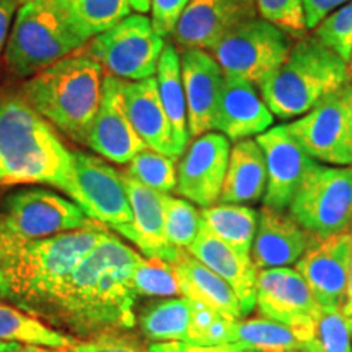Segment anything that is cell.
<instances>
[{
    "mask_svg": "<svg viewBox=\"0 0 352 352\" xmlns=\"http://www.w3.org/2000/svg\"><path fill=\"white\" fill-rule=\"evenodd\" d=\"M140 259L108 232L57 289L41 318L83 338L134 328L138 292L132 276Z\"/></svg>",
    "mask_w": 352,
    "mask_h": 352,
    "instance_id": "obj_1",
    "label": "cell"
},
{
    "mask_svg": "<svg viewBox=\"0 0 352 352\" xmlns=\"http://www.w3.org/2000/svg\"><path fill=\"white\" fill-rule=\"evenodd\" d=\"M43 183L77 202L87 214L72 151L54 126L21 95H0V186Z\"/></svg>",
    "mask_w": 352,
    "mask_h": 352,
    "instance_id": "obj_2",
    "label": "cell"
},
{
    "mask_svg": "<svg viewBox=\"0 0 352 352\" xmlns=\"http://www.w3.org/2000/svg\"><path fill=\"white\" fill-rule=\"evenodd\" d=\"M108 230L100 222L50 239L0 245V296L38 318Z\"/></svg>",
    "mask_w": 352,
    "mask_h": 352,
    "instance_id": "obj_3",
    "label": "cell"
},
{
    "mask_svg": "<svg viewBox=\"0 0 352 352\" xmlns=\"http://www.w3.org/2000/svg\"><path fill=\"white\" fill-rule=\"evenodd\" d=\"M103 67L90 54H72L28 78L21 96L74 142L87 144L103 100Z\"/></svg>",
    "mask_w": 352,
    "mask_h": 352,
    "instance_id": "obj_4",
    "label": "cell"
},
{
    "mask_svg": "<svg viewBox=\"0 0 352 352\" xmlns=\"http://www.w3.org/2000/svg\"><path fill=\"white\" fill-rule=\"evenodd\" d=\"M349 83L344 59L318 38L302 36L259 88L264 103L279 120L300 118Z\"/></svg>",
    "mask_w": 352,
    "mask_h": 352,
    "instance_id": "obj_5",
    "label": "cell"
},
{
    "mask_svg": "<svg viewBox=\"0 0 352 352\" xmlns=\"http://www.w3.org/2000/svg\"><path fill=\"white\" fill-rule=\"evenodd\" d=\"M85 44L47 0H26L16 10L6 60L15 76L33 77Z\"/></svg>",
    "mask_w": 352,
    "mask_h": 352,
    "instance_id": "obj_6",
    "label": "cell"
},
{
    "mask_svg": "<svg viewBox=\"0 0 352 352\" xmlns=\"http://www.w3.org/2000/svg\"><path fill=\"white\" fill-rule=\"evenodd\" d=\"M95 222L77 202L50 189H20L0 206V245L50 239Z\"/></svg>",
    "mask_w": 352,
    "mask_h": 352,
    "instance_id": "obj_7",
    "label": "cell"
},
{
    "mask_svg": "<svg viewBox=\"0 0 352 352\" xmlns=\"http://www.w3.org/2000/svg\"><path fill=\"white\" fill-rule=\"evenodd\" d=\"M289 212L318 240L349 230L352 166H328L314 162L290 202Z\"/></svg>",
    "mask_w": 352,
    "mask_h": 352,
    "instance_id": "obj_8",
    "label": "cell"
},
{
    "mask_svg": "<svg viewBox=\"0 0 352 352\" xmlns=\"http://www.w3.org/2000/svg\"><path fill=\"white\" fill-rule=\"evenodd\" d=\"M290 34L264 19L235 26L210 50L223 76L239 77L259 87L287 57Z\"/></svg>",
    "mask_w": 352,
    "mask_h": 352,
    "instance_id": "obj_9",
    "label": "cell"
},
{
    "mask_svg": "<svg viewBox=\"0 0 352 352\" xmlns=\"http://www.w3.org/2000/svg\"><path fill=\"white\" fill-rule=\"evenodd\" d=\"M164 47V38L153 30L151 19L134 13L91 39L88 54L108 76L139 82L155 76Z\"/></svg>",
    "mask_w": 352,
    "mask_h": 352,
    "instance_id": "obj_10",
    "label": "cell"
},
{
    "mask_svg": "<svg viewBox=\"0 0 352 352\" xmlns=\"http://www.w3.org/2000/svg\"><path fill=\"white\" fill-rule=\"evenodd\" d=\"M308 157L333 166L352 165V85L316 104L287 124Z\"/></svg>",
    "mask_w": 352,
    "mask_h": 352,
    "instance_id": "obj_11",
    "label": "cell"
},
{
    "mask_svg": "<svg viewBox=\"0 0 352 352\" xmlns=\"http://www.w3.org/2000/svg\"><path fill=\"white\" fill-rule=\"evenodd\" d=\"M256 308L264 318L298 329L307 342H311L320 305L296 267H271L258 272Z\"/></svg>",
    "mask_w": 352,
    "mask_h": 352,
    "instance_id": "obj_12",
    "label": "cell"
},
{
    "mask_svg": "<svg viewBox=\"0 0 352 352\" xmlns=\"http://www.w3.org/2000/svg\"><path fill=\"white\" fill-rule=\"evenodd\" d=\"M230 148V140L220 132L209 131L192 140L178 165L176 195L202 209L217 204Z\"/></svg>",
    "mask_w": 352,
    "mask_h": 352,
    "instance_id": "obj_13",
    "label": "cell"
},
{
    "mask_svg": "<svg viewBox=\"0 0 352 352\" xmlns=\"http://www.w3.org/2000/svg\"><path fill=\"white\" fill-rule=\"evenodd\" d=\"M256 142L264 153L267 175L263 204L264 208L284 212L315 160L308 157L302 145L290 134L287 124L270 127L256 135Z\"/></svg>",
    "mask_w": 352,
    "mask_h": 352,
    "instance_id": "obj_14",
    "label": "cell"
},
{
    "mask_svg": "<svg viewBox=\"0 0 352 352\" xmlns=\"http://www.w3.org/2000/svg\"><path fill=\"white\" fill-rule=\"evenodd\" d=\"M72 158L88 217L114 230L127 226L132 212L121 171L82 151H72Z\"/></svg>",
    "mask_w": 352,
    "mask_h": 352,
    "instance_id": "obj_15",
    "label": "cell"
},
{
    "mask_svg": "<svg viewBox=\"0 0 352 352\" xmlns=\"http://www.w3.org/2000/svg\"><path fill=\"white\" fill-rule=\"evenodd\" d=\"M256 16V0H189L173 36L184 50L210 51L235 26Z\"/></svg>",
    "mask_w": 352,
    "mask_h": 352,
    "instance_id": "obj_16",
    "label": "cell"
},
{
    "mask_svg": "<svg viewBox=\"0 0 352 352\" xmlns=\"http://www.w3.org/2000/svg\"><path fill=\"white\" fill-rule=\"evenodd\" d=\"M352 258L349 230L320 240L296 263L320 307H342Z\"/></svg>",
    "mask_w": 352,
    "mask_h": 352,
    "instance_id": "obj_17",
    "label": "cell"
},
{
    "mask_svg": "<svg viewBox=\"0 0 352 352\" xmlns=\"http://www.w3.org/2000/svg\"><path fill=\"white\" fill-rule=\"evenodd\" d=\"M87 145L95 153L120 165L129 164L147 147L127 118L121 78L104 77L103 100L88 134Z\"/></svg>",
    "mask_w": 352,
    "mask_h": 352,
    "instance_id": "obj_18",
    "label": "cell"
},
{
    "mask_svg": "<svg viewBox=\"0 0 352 352\" xmlns=\"http://www.w3.org/2000/svg\"><path fill=\"white\" fill-rule=\"evenodd\" d=\"M121 175L129 197L132 220L116 232L131 240L148 259L173 263L182 248H175L165 235L166 192L147 188L126 171Z\"/></svg>",
    "mask_w": 352,
    "mask_h": 352,
    "instance_id": "obj_19",
    "label": "cell"
},
{
    "mask_svg": "<svg viewBox=\"0 0 352 352\" xmlns=\"http://www.w3.org/2000/svg\"><path fill=\"white\" fill-rule=\"evenodd\" d=\"M182 77L186 96L189 138H199L214 131L223 72L212 56L202 50H184L182 54Z\"/></svg>",
    "mask_w": 352,
    "mask_h": 352,
    "instance_id": "obj_20",
    "label": "cell"
},
{
    "mask_svg": "<svg viewBox=\"0 0 352 352\" xmlns=\"http://www.w3.org/2000/svg\"><path fill=\"white\" fill-rule=\"evenodd\" d=\"M318 241L290 214L263 208L252 246V259L258 271L292 266Z\"/></svg>",
    "mask_w": 352,
    "mask_h": 352,
    "instance_id": "obj_21",
    "label": "cell"
},
{
    "mask_svg": "<svg viewBox=\"0 0 352 352\" xmlns=\"http://www.w3.org/2000/svg\"><path fill=\"white\" fill-rule=\"evenodd\" d=\"M274 122V116L259 96L256 85L239 77H223L214 129L228 140L250 139L267 131Z\"/></svg>",
    "mask_w": 352,
    "mask_h": 352,
    "instance_id": "obj_22",
    "label": "cell"
},
{
    "mask_svg": "<svg viewBox=\"0 0 352 352\" xmlns=\"http://www.w3.org/2000/svg\"><path fill=\"white\" fill-rule=\"evenodd\" d=\"M188 252L230 285L235 296L239 297L243 315L250 314L256 307L259 271L250 254L236 252L232 246L215 239L212 233L201 226L199 233Z\"/></svg>",
    "mask_w": 352,
    "mask_h": 352,
    "instance_id": "obj_23",
    "label": "cell"
},
{
    "mask_svg": "<svg viewBox=\"0 0 352 352\" xmlns=\"http://www.w3.org/2000/svg\"><path fill=\"white\" fill-rule=\"evenodd\" d=\"M122 98L127 118L144 144L152 151L176 160L178 153L173 144L168 116L158 94L157 78L151 77L139 82L122 80Z\"/></svg>",
    "mask_w": 352,
    "mask_h": 352,
    "instance_id": "obj_24",
    "label": "cell"
},
{
    "mask_svg": "<svg viewBox=\"0 0 352 352\" xmlns=\"http://www.w3.org/2000/svg\"><path fill=\"white\" fill-rule=\"evenodd\" d=\"M173 271L178 279L182 296L191 302H199L222 311L223 315L241 320L243 311L239 297L235 296L230 285L206 264L192 256L188 250H179L173 263Z\"/></svg>",
    "mask_w": 352,
    "mask_h": 352,
    "instance_id": "obj_25",
    "label": "cell"
},
{
    "mask_svg": "<svg viewBox=\"0 0 352 352\" xmlns=\"http://www.w3.org/2000/svg\"><path fill=\"white\" fill-rule=\"evenodd\" d=\"M266 162L256 139L239 140L230 148L227 173L220 192V202L252 204L266 192Z\"/></svg>",
    "mask_w": 352,
    "mask_h": 352,
    "instance_id": "obj_26",
    "label": "cell"
},
{
    "mask_svg": "<svg viewBox=\"0 0 352 352\" xmlns=\"http://www.w3.org/2000/svg\"><path fill=\"white\" fill-rule=\"evenodd\" d=\"M157 85L166 116L171 126V135L176 153L183 155L189 142L188 109L182 77V57L173 44H165L157 67Z\"/></svg>",
    "mask_w": 352,
    "mask_h": 352,
    "instance_id": "obj_27",
    "label": "cell"
},
{
    "mask_svg": "<svg viewBox=\"0 0 352 352\" xmlns=\"http://www.w3.org/2000/svg\"><path fill=\"white\" fill-rule=\"evenodd\" d=\"M72 33L87 43L131 15L129 0H47Z\"/></svg>",
    "mask_w": 352,
    "mask_h": 352,
    "instance_id": "obj_28",
    "label": "cell"
},
{
    "mask_svg": "<svg viewBox=\"0 0 352 352\" xmlns=\"http://www.w3.org/2000/svg\"><path fill=\"white\" fill-rule=\"evenodd\" d=\"M259 214L245 204H219L201 210L199 226L236 252L252 256Z\"/></svg>",
    "mask_w": 352,
    "mask_h": 352,
    "instance_id": "obj_29",
    "label": "cell"
},
{
    "mask_svg": "<svg viewBox=\"0 0 352 352\" xmlns=\"http://www.w3.org/2000/svg\"><path fill=\"white\" fill-rule=\"evenodd\" d=\"M235 344L253 352H302L308 342L298 329L259 316L236 321Z\"/></svg>",
    "mask_w": 352,
    "mask_h": 352,
    "instance_id": "obj_30",
    "label": "cell"
},
{
    "mask_svg": "<svg viewBox=\"0 0 352 352\" xmlns=\"http://www.w3.org/2000/svg\"><path fill=\"white\" fill-rule=\"evenodd\" d=\"M0 341L59 351L67 349L77 342L69 334L50 328L34 315L8 305H0Z\"/></svg>",
    "mask_w": 352,
    "mask_h": 352,
    "instance_id": "obj_31",
    "label": "cell"
},
{
    "mask_svg": "<svg viewBox=\"0 0 352 352\" xmlns=\"http://www.w3.org/2000/svg\"><path fill=\"white\" fill-rule=\"evenodd\" d=\"M191 302L186 297H165L148 305L140 315V329L155 342L188 341Z\"/></svg>",
    "mask_w": 352,
    "mask_h": 352,
    "instance_id": "obj_32",
    "label": "cell"
},
{
    "mask_svg": "<svg viewBox=\"0 0 352 352\" xmlns=\"http://www.w3.org/2000/svg\"><path fill=\"white\" fill-rule=\"evenodd\" d=\"M236 321L239 320L223 315L222 311L215 310L212 307L199 302H191V320H189L186 342L201 346L233 344Z\"/></svg>",
    "mask_w": 352,
    "mask_h": 352,
    "instance_id": "obj_33",
    "label": "cell"
},
{
    "mask_svg": "<svg viewBox=\"0 0 352 352\" xmlns=\"http://www.w3.org/2000/svg\"><path fill=\"white\" fill-rule=\"evenodd\" d=\"M127 165L129 166L126 173L147 188L166 195L175 191L176 178H178V166L175 158L145 147Z\"/></svg>",
    "mask_w": 352,
    "mask_h": 352,
    "instance_id": "obj_34",
    "label": "cell"
},
{
    "mask_svg": "<svg viewBox=\"0 0 352 352\" xmlns=\"http://www.w3.org/2000/svg\"><path fill=\"white\" fill-rule=\"evenodd\" d=\"M201 212L184 197H165V235L175 248L188 250L199 233Z\"/></svg>",
    "mask_w": 352,
    "mask_h": 352,
    "instance_id": "obj_35",
    "label": "cell"
},
{
    "mask_svg": "<svg viewBox=\"0 0 352 352\" xmlns=\"http://www.w3.org/2000/svg\"><path fill=\"white\" fill-rule=\"evenodd\" d=\"M134 287L138 296L147 297H179L178 279L173 271L171 263L160 261V259L142 258L134 270Z\"/></svg>",
    "mask_w": 352,
    "mask_h": 352,
    "instance_id": "obj_36",
    "label": "cell"
},
{
    "mask_svg": "<svg viewBox=\"0 0 352 352\" xmlns=\"http://www.w3.org/2000/svg\"><path fill=\"white\" fill-rule=\"evenodd\" d=\"M311 341L323 352H352V334L341 307H320Z\"/></svg>",
    "mask_w": 352,
    "mask_h": 352,
    "instance_id": "obj_37",
    "label": "cell"
},
{
    "mask_svg": "<svg viewBox=\"0 0 352 352\" xmlns=\"http://www.w3.org/2000/svg\"><path fill=\"white\" fill-rule=\"evenodd\" d=\"M314 36L336 51L347 63L352 50V0L321 20V23L314 28Z\"/></svg>",
    "mask_w": 352,
    "mask_h": 352,
    "instance_id": "obj_38",
    "label": "cell"
},
{
    "mask_svg": "<svg viewBox=\"0 0 352 352\" xmlns=\"http://www.w3.org/2000/svg\"><path fill=\"white\" fill-rule=\"evenodd\" d=\"M258 13L264 20L283 28L290 36L302 38L307 32L302 0H256Z\"/></svg>",
    "mask_w": 352,
    "mask_h": 352,
    "instance_id": "obj_39",
    "label": "cell"
},
{
    "mask_svg": "<svg viewBox=\"0 0 352 352\" xmlns=\"http://www.w3.org/2000/svg\"><path fill=\"white\" fill-rule=\"evenodd\" d=\"M189 0H152L151 21L162 38L173 34Z\"/></svg>",
    "mask_w": 352,
    "mask_h": 352,
    "instance_id": "obj_40",
    "label": "cell"
},
{
    "mask_svg": "<svg viewBox=\"0 0 352 352\" xmlns=\"http://www.w3.org/2000/svg\"><path fill=\"white\" fill-rule=\"evenodd\" d=\"M63 352H142V349L131 338L120 333H108L91 338L90 341L76 342Z\"/></svg>",
    "mask_w": 352,
    "mask_h": 352,
    "instance_id": "obj_41",
    "label": "cell"
},
{
    "mask_svg": "<svg viewBox=\"0 0 352 352\" xmlns=\"http://www.w3.org/2000/svg\"><path fill=\"white\" fill-rule=\"evenodd\" d=\"M147 352H252L240 344H223V346H201L184 341H166L152 342L148 344Z\"/></svg>",
    "mask_w": 352,
    "mask_h": 352,
    "instance_id": "obj_42",
    "label": "cell"
},
{
    "mask_svg": "<svg viewBox=\"0 0 352 352\" xmlns=\"http://www.w3.org/2000/svg\"><path fill=\"white\" fill-rule=\"evenodd\" d=\"M349 0H302L303 12H305L307 30H314L327 19L329 13L344 6Z\"/></svg>",
    "mask_w": 352,
    "mask_h": 352,
    "instance_id": "obj_43",
    "label": "cell"
},
{
    "mask_svg": "<svg viewBox=\"0 0 352 352\" xmlns=\"http://www.w3.org/2000/svg\"><path fill=\"white\" fill-rule=\"evenodd\" d=\"M21 3L13 2V0H0V52L3 51L10 32L12 19L16 15V10Z\"/></svg>",
    "mask_w": 352,
    "mask_h": 352,
    "instance_id": "obj_44",
    "label": "cell"
},
{
    "mask_svg": "<svg viewBox=\"0 0 352 352\" xmlns=\"http://www.w3.org/2000/svg\"><path fill=\"white\" fill-rule=\"evenodd\" d=\"M342 314H344L347 323H349L351 334H352V258H351V267H349V277H347V287H346V297L341 307Z\"/></svg>",
    "mask_w": 352,
    "mask_h": 352,
    "instance_id": "obj_45",
    "label": "cell"
},
{
    "mask_svg": "<svg viewBox=\"0 0 352 352\" xmlns=\"http://www.w3.org/2000/svg\"><path fill=\"white\" fill-rule=\"evenodd\" d=\"M132 10L139 12V13H147L151 12V6H152V0H129Z\"/></svg>",
    "mask_w": 352,
    "mask_h": 352,
    "instance_id": "obj_46",
    "label": "cell"
},
{
    "mask_svg": "<svg viewBox=\"0 0 352 352\" xmlns=\"http://www.w3.org/2000/svg\"><path fill=\"white\" fill-rule=\"evenodd\" d=\"M23 344L20 342H6V341H0V352H19Z\"/></svg>",
    "mask_w": 352,
    "mask_h": 352,
    "instance_id": "obj_47",
    "label": "cell"
},
{
    "mask_svg": "<svg viewBox=\"0 0 352 352\" xmlns=\"http://www.w3.org/2000/svg\"><path fill=\"white\" fill-rule=\"evenodd\" d=\"M19 352H63V351L51 349V347H41V346H23Z\"/></svg>",
    "mask_w": 352,
    "mask_h": 352,
    "instance_id": "obj_48",
    "label": "cell"
},
{
    "mask_svg": "<svg viewBox=\"0 0 352 352\" xmlns=\"http://www.w3.org/2000/svg\"><path fill=\"white\" fill-rule=\"evenodd\" d=\"M302 352H323V351L320 349V346L316 344V342L311 341V342H308V344L305 346V349H303Z\"/></svg>",
    "mask_w": 352,
    "mask_h": 352,
    "instance_id": "obj_49",
    "label": "cell"
},
{
    "mask_svg": "<svg viewBox=\"0 0 352 352\" xmlns=\"http://www.w3.org/2000/svg\"><path fill=\"white\" fill-rule=\"evenodd\" d=\"M347 72H349V83L352 85V50H351V54H349V59H347Z\"/></svg>",
    "mask_w": 352,
    "mask_h": 352,
    "instance_id": "obj_50",
    "label": "cell"
},
{
    "mask_svg": "<svg viewBox=\"0 0 352 352\" xmlns=\"http://www.w3.org/2000/svg\"><path fill=\"white\" fill-rule=\"evenodd\" d=\"M13 2H19V3H25L26 0H13Z\"/></svg>",
    "mask_w": 352,
    "mask_h": 352,
    "instance_id": "obj_51",
    "label": "cell"
},
{
    "mask_svg": "<svg viewBox=\"0 0 352 352\" xmlns=\"http://www.w3.org/2000/svg\"><path fill=\"white\" fill-rule=\"evenodd\" d=\"M351 226H352V223H351ZM351 235H352V230H351Z\"/></svg>",
    "mask_w": 352,
    "mask_h": 352,
    "instance_id": "obj_52",
    "label": "cell"
},
{
    "mask_svg": "<svg viewBox=\"0 0 352 352\" xmlns=\"http://www.w3.org/2000/svg\"><path fill=\"white\" fill-rule=\"evenodd\" d=\"M0 298H2V296H0Z\"/></svg>",
    "mask_w": 352,
    "mask_h": 352,
    "instance_id": "obj_53",
    "label": "cell"
},
{
    "mask_svg": "<svg viewBox=\"0 0 352 352\" xmlns=\"http://www.w3.org/2000/svg\"><path fill=\"white\" fill-rule=\"evenodd\" d=\"M252 352H253V351H252Z\"/></svg>",
    "mask_w": 352,
    "mask_h": 352,
    "instance_id": "obj_54",
    "label": "cell"
}]
</instances>
